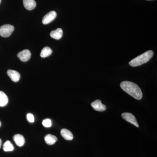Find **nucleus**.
<instances>
[{
	"instance_id": "obj_6",
	"label": "nucleus",
	"mask_w": 157,
	"mask_h": 157,
	"mask_svg": "<svg viewBox=\"0 0 157 157\" xmlns=\"http://www.w3.org/2000/svg\"><path fill=\"white\" fill-rule=\"evenodd\" d=\"M91 105L95 110L100 112L105 111L107 109L106 106L102 104L100 100H97L94 101L91 103Z\"/></svg>"
},
{
	"instance_id": "obj_14",
	"label": "nucleus",
	"mask_w": 157,
	"mask_h": 157,
	"mask_svg": "<svg viewBox=\"0 0 157 157\" xmlns=\"http://www.w3.org/2000/svg\"><path fill=\"white\" fill-rule=\"evenodd\" d=\"M9 102V98L6 94L0 91V107H4L6 106Z\"/></svg>"
},
{
	"instance_id": "obj_4",
	"label": "nucleus",
	"mask_w": 157,
	"mask_h": 157,
	"mask_svg": "<svg viewBox=\"0 0 157 157\" xmlns=\"http://www.w3.org/2000/svg\"><path fill=\"white\" fill-rule=\"evenodd\" d=\"M121 116L122 117L127 121L134 125L137 128L139 127V125H138L136 118L135 116L132 113H124L122 114Z\"/></svg>"
},
{
	"instance_id": "obj_16",
	"label": "nucleus",
	"mask_w": 157,
	"mask_h": 157,
	"mask_svg": "<svg viewBox=\"0 0 157 157\" xmlns=\"http://www.w3.org/2000/svg\"><path fill=\"white\" fill-rule=\"evenodd\" d=\"M14 147L13 144L9 140H7L3 145V150L6 152L11 151L14 150Z\"/></svg>"
},
{
	"instance_id": "obj_3",
	"label": "nucleus",
	"mask_w": 157,
	"mask_h": 157,
	"mask_svg": "<svg viewBox=\"0 0 157 157\" xmlns=\"http://www.w3.org/2000/svg\"><path fill=\"white\" fill-rule=\"evenodd\" d=\"M14 30V27L9 24L4 25L0 27V36L7 38L10 36Z\"/></svg>"
},
{
	"instance_id": "obj_18",
	"label": "nucleus",
	"mask_w": 157,
	"mask_h": 157,
	"mask_svg": "<svg viewBox=\"0 0 157 157\" xmlns=\"http://www.w3.org/2000/svg\"><path fill=\"white\" fill-rule=\"evenodd\" d=\"M27 118L28 121L30 123L34 122L35 121V118H34V116L33 114L31 113H28L27 115Z\"/></svg>"
},
{
	"instance_id": "obj_15",
	"label": "nucleus",
	"mask_w": 157,
	"mask_h": 157,
	"mask_svg": "<svg viewBox=\"0 0 157 157\" xmlns=\"http://www.w3.org/2000/svg\"><path fill=\"white\" fill-rule=\"evenodd\" d=\"M52 53V50L48 47H44L41 51L40 56L42 58H45L49 56Z\"/></svg>"
},
{
	"instance_id": "obj_5",
	"label": "nucleus",
	"mask_w": 157,
	"mask_h": 157,
	"mask_svg": "<svg viewBox=\"0 0 157 157\" xmlns=\"http://www.w3.org/2000/svg\"><path fill=\"white\" fill-rule=\"evenodd\" d=\"M56 12L55 11H51L45 14L42 19V22L43 24L46 25L51 22L56 17Z\"/></svg>"
},
{
	"instance_id": "obj_8",
	"label": "nucleus",
	"mask_w": 157,
	"mask_h": 157,
	"mask_svg": "<svg viewBox=\"0 0 157 157\" xmlns=\"http://www.w3.org/2000/svg\"><path fill=\"white\" fill-rule=\"evenodd\" d=\"M7 74L9 76L11 80L14 82L19 81L20 78V74L15 70H9L7 71Z\"/></svg>"
},
{
	"instance_id": "obj_11",
	"label": "nucleus",
	"mask_w": 157,
	"mask_h": 157,
	"mask_svg": "<svg viewBox=\"0 0 157 157\" xmlns=\"http://www.w3.org/2000/svg\"><path fill=\"white\" fill-rule=\"evenodd\" d=\"M61 135L62 137L66 140H72L73 138V136L72 132L67 129H63L61 131Z\"/></svg>"
},
{
	"instance_id": "obj_21",
	"label": "nucleus",
	"mask_w": 157,
	"mask_h": 157,
	"mask_svg": "<svg viewBox=\"0 0 157 157\" xmlns=\"http://www.w3.org/2000/svg\"><path fill=\"white\" fill-rule=\"evenodd\" d=\"M1 121H0V127H1Z\"/></svg>"
},
{
	"instance_id": "obj_19",
	"label": "nucleus",
	"mask_w": 157,
	"mask_h": 157,
	"mask_svg": "<svg viewBox=\"0 0 157 157\" xmlns=\"http://www.w3.org/2000/svg\"><path fill=\"white\" fill-rule=\"evenodd\" d=\"M2 140L0 139V148H1V146H2Z\"/></svg>"
},
{
	"instance_id": "obj_2",
	"label": "nucleus",
	"mask_w": 157,
	"mask_h": 157,
	"mask_svg": "<svg viewBox=\"0 0 157 157\" xmlns=\"http://www.w3.org/2000/svg\"><path fill=\"white\" fill-rule=\"evenodd\" d=\"M154 55V52L152 50H149L146 52L133 59L129 62V64L132 67H137L146 63L151 59Z\"/></svg>"
},
{
	"instance_id": "obj_13",
	"label": "nucleus",
	"mask_w": 157,
	"mask_h": 157,
	"mask_svg": "<svg viewBox=\"0 0 157 157\" xmlns=\"http://www.w3.org/2000/svg\"><path fill=\"white\" fill-rule=\"evenodd\" d=\"M63 32L61 29H57L56 30L52 31L50 36L52 38L57 40H59L63 36Z\"/></svg>"
},
{
	"instance_id": "obj_9",
	"label": "nucleus",
	"mask_w": 157,
	"mask_h": 157,
	"mask_svg": "<svg viewBox=\"0 0 157 157\" xmlns=\"http://www.w3.org/2000/svg\"><path fill=\"white\" fill-rule=\"evenodd\" d=\"M24 6L27 10H33L36 6V3L34 0H23Z\"/></svg>"
},
{
	"instance_id": "obj_17",
	"label": "nucleus",
	"mask_w": 157,
	"mask_h": 157,
	"mask_svg": "<svg viewBox=\"0 0 157 157\" xmlns=\"http://www.w3.org/2000/svg\"><path fill=\"white\" fill-rule=\"evenodd\" d=\"M42 125L45 128H49L52 126V121L49 119H46L42 121Z\"/></svg>"
},
{
	"instance_id": "obj_7",
	"label": "nucleus",
	"mask_w": 157,
	"mask_h": 157,
	"mask_svg": "<svg viewBox=\"0 0 157 157\" xmlns=\"http://www.w3.org/2000/svg\"><path fill=\"white\" fill-rule=\"evenodd\" d=\"M31 53L29 50L25 49L17 54V57L22 62H27L30 59Z\"/></svg>"
},
{
	"instance_id": "obj_10",
	"label": "nucleus",
	"mask_w": 157,
	"mask_h": 157,
	"mask_svg": "<svg viewBox=\"0 0 157 157\" xmlns=\"http://www.w3.org/2000/svg\"><path fill=\"white\" fill-rule=\"evenodd\" d=\"M13 139L17 146L22 147L25 143V139L23 135L20 134H17L14 135Z\"/></svg>"
},
{
	"instance_id": "obj_22",
	"label": "nucleus",
	"mask_w": 157,
	"mask_h": 157,
	"mask_svg": "<svg viewBox=\"0 0 157 157\" xmlns=\"http://www.w3.org/2000/svg\"><path fill=\"white\" fill-rule=\"evenodd\" d=\"M1 0H0V3H1Z\"/></svg>"
},
{
	"instance_id": "obj_20",
	"label": "nucleus",
	"mask_w": 157,
	"mask_h": 157,
	"mask_svg": "<svg viewBox=\"0 0 157 157\" xmlns=\"http://www.w3.org/2000/svg\"><path fill=\"white\" fill-rule=\"evenodd\" d=\"M146 1H153V0H146Z\"/></svg>"
},
{
	"instance_id": "obj_1",
	"label": "nucleus",
	"mask_w": 157,
	"mask_h": 157,
	"mask_svg": "<svg viewBox=\"0 0 157 157\" xmlns=\"http://www.w3.org/2000/svg\"><path fill=\"white\" fill-rule=\"evenodd\" d=\"M121 87L124 91L136 100H140L143 97L141 90L137 84L128 81H124L121 82Z\"/></svg>"
},
{
	"instance_id": "obj_12",
	"label": "nucleus",
	"mask_w": 157,
	"mask_h": 157,
	"mask_svg": "<svg viewBox=\"0 0 157 157\" xmlns=\"http://www.w3.org/2000/svg\"><path fill=\"white\" fill-rule=\"evenodd\" d=\"M58 138L55 135L48 134L46 135L45 137V143L48 145H53L57 141Z\"/></svg>"
}]
</instances>
